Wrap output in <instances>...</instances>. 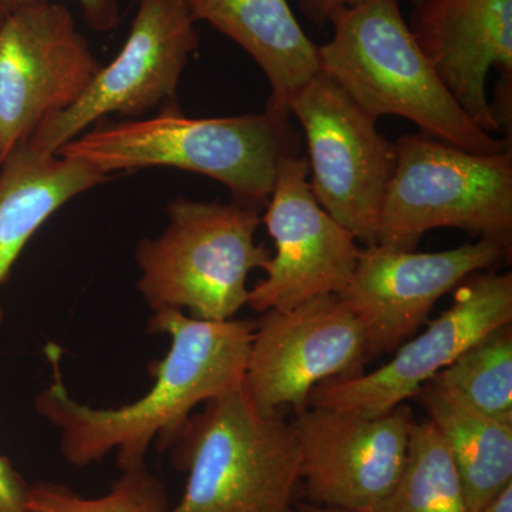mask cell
Listing matches in <instances>:
<instances>
[{"label":"cell","instance_id":"cell-12","mask_svg":"<svg viewBox=\"0 0 512 512\" xmlns=\"http://www.w3.org/2000/svg\"><path fill=\"white\" fill-rule=\"evenodd\" d=\"M308 158L289 154L276 170L262 217L275 254L265 279L249 289L255 312L286 311L318 296L340 293L355 272L360 249L348 228L320 207L308 181Z\"/></svg>","mask_w":512,"mask_h":512},{"label":"cell","instance_id":"cell-26","mask_svg":"<svg viewBox=\"0 0 512 512\" xmlns=\"http://www.w3.org/2000/svg\"><path fill=\"white\" fill-rule=\"evenodd\" d=\"M291 512H363V511L336 510V508L320 507V505H315V504L309 503V501H296V503L293 504Z\"/></svg>","mask_w":512,"mask_h":512},{"label":"cell","instance_id":"cell-2","mask_svg":"<svg viewBox=\"0 0 512 512\" xmlns=\"http://www.w3.org/2000/svg\"><path fill=\"white\" fill-rule=\"evenodd\" d=\"M64 144L57 154L114 171L173 167L214 178L234 200L264 208L282 158L299 154L289 117L266 110L217 119H191L177 101L144 120L99 124Z\"/></svg>","mask_w":512,"mask_h":512},{"label":"cell","instance_id":"cell-4","mask_svg":"<svg viewBox=\"0 0 512 512\" xmlns=\"http://www.w3.org/2000/svg\"><path fill=\"white\" fill-rule=\"evenodd\" d=\"M165 451L188 474L167 512H291L296 503L301 454L292 423L256 409L244 383L202 404Z\"/></svg>","mask_w":512,"mask_h":512},{"label":"cell","instance_id":"cell-13","mask_svg":"<svg viewBox=\"0 0 512 512\" xmlns=\"http://www.w3.org/2000/svg\"><path fill=\"white\" fill-rule=\"evenodd\" d=\"M510 254L511 244L488 238L440 252L367 245L338 295L362 323L373 359L414 335L434 305L468 276L491 271Z\"/></svg>","mask_w":512,"mask_h":512},{"label":"cell","instance_id":"cell-14","mask_svg":"<svg viewBox=\"0 0 512 512\" xmlns=\"http://www.w3.org/2000/svg\"><path fill=\"white\" fill-rule=\"evenodd\" d=\"M414 423L409 407L377 417L308 406L292 421L309 503L372 512L406 463Z\"/></svg>","mask_w":512,"mask_h":512},{"label":"cell","instance_id":"cell-7","mask_svg":"<svg viewBox=\"0 0 512 512\" xmlns=\"http://www.w3.org/2000/svg\"><path fill=\"white\" fill-rule=\"evenodd\" d=\"M288 110L305 133L316 201L357 241L377 244L384 191L396 165L394 143L322 72L293 94Z\"/></svg>","mask_w":512,"mask_h":512},{"label":"cell","instance_id":"cell-5","mask_svg":"<svg viewBox=\"0 0 512 512\" xmlns=\"http://www.w3.org/2000/svg\"><path fill=\"white\" fill-rule=\"evenodd\" d=\"M262 207L232 200L168 204V225L138 244V291L153 312L188 309L191 318L224 322L248 305V276L272 258L255 234Z\"/></svg>","mask_w":512,"mask_h":512},{"label":"cell","instance_id":"cell-22","mask_svg":"<svg viewBox=\"0 0 512 512\" xmlns=\"http://www.w3.org/2000/svg\"><path fill=\"white\" fill-rule=\"evenodd\" d=\"M3 312L0 311V323ZM30 484L10 463L8 457L0 456V512H29Z\"/></svg>","mask_w":512,"mask_h":512},{"label":"cell","instance_id":"cell-9","mask_svg":"<svg viewBox=\"0 0 512 512\" xmlns=\"http://www.w3.org/2000/svg\"><path fill=\"white\" fill-rule=\"evenodd\" d=\"M184 0H138L126 43L69 109L37 126L25 144L42 154L57 151L109 114L140 117L175 101L181 74L200 46Z\"/></svg>","mask_w":512,"mask_h":512},{"label":"cell","instance_id":"cell-3","mask_svg":"<svg viewBox=\"0 0 512 512\" xmlns=\"http://www.w3.org/2000/svg\"><path fill=\"white\" fill-rule=\"evenodd\" d=\"M333 36L319 46L320 72L377 120L403 117L421 133L477 154L512 150L511 138L477 126L423 52L399 0H362L329 16Z\"/></svg>","mask_w":512,"mask_h":512},{"label":"cell","instance_id":"cell-6","mask_svg":"<svg viewBox=\"0 0 512 512\" xmlns=\"http://www.w3.org/2000/svg\"><path fill=\"white\" fill-rule=\"evenodd\" d=\"M394 147L377 244L413 251L426 232L440 228L511 244L512 150L470 153L421 131L404 134Z\"/></svg>","mask_w":512,"mask_h":512},{"label":"cell","instance_id":"cell-20","mask_svg":"<svg viewBox=\"0 0 512 512\" xmlns=\"http://www.w3.org/2000/svg\"><path fill=\"white\" fill-rule=\"evenodd\" d=\"M494 419L512 423V328L488 333L434 377Z\"/></svg>","mask_w":512,"mask_h":512},{"label":"cell","instance_id":"cell-10","mask_svg":"<svg viewBox=\"0 0 512 512\" xmlns=\"http://www.w3.org/2000/svg\"><path fill=\"white\" fill-rule=\"evenodd\" d=\"M362 323L338 295L318 296L255 322L244 387L265 414L309 406L326 380L362 375L369 362Z\"/></svg>","mask_w":512,"mask_h":512},{"label":"cell","instance_id":"cell-21","mask_svg":"<svg viewBox=\"0 0 512 512\" xmlns=\"http://www.w3.org/2000/svg\"><path fill=\"white\" fill-rule=\"evenodd\" d=\"M170 508L163 481L147 467L123 471L107 494L86 498L66 485L30 484L29 512H167Z\"/></svg>","mask_w":512,"mask_h":512},{"label":"cell","instance_id":"cell-8","mask_svg":"<svg viewBox=\"0 0 512 512\" xmlns=\"http://www.w3.org/2000/svg\"><path fill=\"white\" fill-rule=\"evenodd\" d=\"M100 67L62 3L8 10L0 26V164L42 121L73 106Z\"/></svg>","mask_w":512,"mask_h":512},{"label":"cell","instance_id":"cell-23","mask_svg":"<svg viewBox=\"0 0 512 512\" xmlns=\"http://www.w3.org/2000/svg\"><path fill=\"white\" fill-rule=\"evenodd\" d=\"M32 0H0V6L6 10L19 8ZM84 13L90 28L97 32H109L119 25L120 13L116 0H76Z\"/></svg>","mask_w":512,"mask_h":512},{"label":"cell","instance_id":"cell-18","mask_svg":"<svg viewBox=\"0 0 512 512\" xmlns=\"http://www.w3.org/2000/svg\"><path fill=\"white\" fill-rule=\"evenodd\" d=\"M416 397L446 441L471 510L480 511L512 483V423L480 412L434 380Z\"/></svg>","mask_w":512,"mask_h":512},{"label":"cell","instance_id":"cell-24","mask_svg":"<svg viewBox=\"0 0 512 512\" xmlns=\"http://www.w3.org/2000/svg\"><path fill=\"white\" fill-rule=\"evenodd\" d=\"M359 2L362 0H299V6L306 18L320 25L326 22L336 9L349 8ZM410 2L416 5L420 0H410Z\"/></svg>","mask_w":512,"mask_h":512},{"label":"cell","instance_id":"cell-16","mask_svg":"<svg viewBox=\"0 0 512 512\" xmlns=\"http://www.w3.org/2000/svg\"><path fill=\"white\" fill-rule=\"evenodd\" d=\"M195 22L234 40L271 86L266 110L291 117L293 94L320 73L319 46L303 32L288 0H184Z\"/></svg>","mask_w":512,"mask_h":512},{"label":"cell","instance_id":"cell-19","mask_svg":"<svg viewBox=\"0 0 512 512\" xmlns=\"http://www.w3.org/2000/svg\"><path fill=\"white\" fill-rule=\"evenodd\" d=\"M372 512H474L446 441L429 419L414 420L402 474Z\"/></svg>","mask_w":512,"mask_h":512},{"label":"cell","instance_id":"cell-1","mask_svg":"<svg viewBox=\"0 0 512 512\" xmlns=\"http://www.w3.org/2000/svg\"><path fill=\"white\" fill-rule=\"evenodd\" d=\"M148 332L170 338L164 359L148 363L154 386L117 409H96L73 399L63 383L62 353L50 343L47 357L53 383L37 394L36 412L60 433V451L74 467L99 463L117 451L121 471L146 467L151 443L165 451L168 441L200 404L241 386L247 370L255 322H211L161 309L148 320Z\"/></svg>","mask_w":512,"mask_h":512},{"label":"cell","instance_id":"cell-25","mask_svg":"<svg viewBox=\"0 0 512 512\" xmlns=\"http://www.w3.org/2000/svg\"><path fill=\"white\" fill-rule=\"evenodd\" d=\"M478 512H512V483L491 498Z\"/></svg>","mask_w":512,"mask_h":512},{"label":"cell","instance_id":"cell-11","mask_svg":"<svg viewBox=\"0 0 512 512\" xmlns=\"http://www.w3.org/2000/svg\"><path fill=\"white\" fill-rule=\"evenodd\" d=\"M511 322L512 275L477 272L457 286L451 308L403 342L390 362L370 373L320 383L309 406L365 417L392 412L474 343Z\"/></svg>","mask_w":512,"mask_h":512},{"label":"cell","instance_id":"cell-15","mask_svg":"<svg viewBox=\"0 0 512 512\" xmlns=\"http://www.w3.org/2000/svg\"><path fill=\"white\" fill-rule=\"evenodd\" d=\"M409 26L467 116L500 131L487 79L493 69L512 79V0H420Z\"/></svg>","mask_w":512,"mask_h":512},{"label":"cell","instance_id":"cell-17","mask_svg":"<svg viewBox=\"0 0 512 512\" xmlns=\"http://www.w3.org/2000/svg\"><path fill=\"white\" fill-rule=\"evenodd\" d=\"M110 178L74 158L42 154L28 144L16 148L0 164V285L57 210Z\"/></svg>","mask_w":512,"mask_h":512},{"label":"cell","instance_id":"cell-27","mask_svg":"<svg viewBox=\"0 0 512 512\" xmlns=\"http://www.w3.org/2000/svg\"><path fill=\"white\" fill-rule=\"evenodd\" d=\"M6 13H8V10L0 6V26H2L3 20L6 18Z\"/></svg>","mask_w":512,"mask_h":512}]
</instances>
